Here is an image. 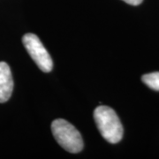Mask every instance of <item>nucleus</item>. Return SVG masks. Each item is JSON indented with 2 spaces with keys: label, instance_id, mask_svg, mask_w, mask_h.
Instances as JSON below:
<instances>
[{
  "label": "nucleus",
  "instance_id": "f03ea898",
  "mask_svg": "<svg viewBox=\"0 0 159 159\" xmlns=\"http://www.w3.org/2000/svg\"><path fill=\"white\" fill-rule=\"evenodd\" d=\"M51 132L57 143L70 153H79L83 148V140L80 132L68 121L55 119L51 123Z\"/></svg>",
  "mask_w": 159,
  "mask_h": 159
},
{
  "label": "nucleus",
  "instance_id": "7ed1b4c3",
  "mask_svg": "<svg viewBox=\"0 0 159 159\" xmlns=\"http://www.w3.org/2000/svg\"><path fill=\"white\" fill-rule=\"evenodd\" d=\"M22 43L31 58L41 71L44 73L51 72L53 68L52 59L38 36L34 34L28 33L23 35Z\"/></svg>",
  "mask_w": 159,
  "mask_h": 159
},
{
  "label": "nucleus",
  "instance_id": "f257e3e1",
  "mask_svg": "<svg viewBox=\"0 0 159 159\" xmlns=\"http://www.w3.org/2000/svg\"><path fill=\"white\" fill-rule=\"evenodd\" d=\"M94 119L97 128L106 141L110 143H118L123 138V125L113 109L100 105L94 111Z\"/></svg>",
  "mask_w": 159,
  "mask_h": 159
},
{
  "label": "nucleus",
  "instance_id": "20e7f679",
  "mask_svg": "<svg viewBox=\"0 0 159 159\" xmlns=\"http://www.w3.org/2000/svg\"><path fill=\"white\" fill-rule=\"evenodd\" d=\"M13 90L11 69L6 62H0V102H7Z\"/></svg>",
  "mask_w": 159,
  "mask_h": 159
},
{
  "label": "nucleus",
  "instance_id": "423d86ee",
  "mask_svg": "<svg viewBox=\"0 0 159 159\" xmlns=\"http://www.w3.org/2000/svg\"><path fill=\"white\" fill-rule=\"evenodd\" d=\"M123 1L131 6H139L142 4L143 0H123Z\"/></svg>",
  "mask_w": 159,
  "mask_h": 159
},
{
  "label": "nucleus",
  "instance_id": "39448f33",
  "mask_svg": "<svg viewBox=\"0 0 159 159\" xmlns=\"http://www.w3.org/2000/svg\"><path fill=\"white\" fill-rule=\"evenodd\" d=\"M142 80L151 89L159 91V72L142 75Z\"/></svg>",
  "mask_w": 159,
  "mask_h": 159
}]
</instances>
